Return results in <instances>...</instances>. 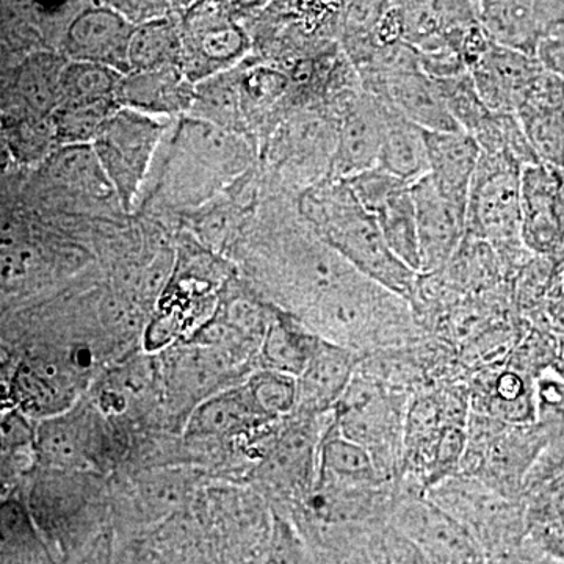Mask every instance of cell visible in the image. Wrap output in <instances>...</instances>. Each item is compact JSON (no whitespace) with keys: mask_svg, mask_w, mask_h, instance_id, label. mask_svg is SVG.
<instances>
[{"mask_svg":"<svg viewBox=\"0 0 564 564\" xmlns=\"http://www.w3.org/2000/svg\"><path fill=\"white\" fill-rule=\"evenodd\" d=\"M304 212L326 247L364 278L395 293L414 310L421 274L389 250L377 221L364 209L347 181L328 177L322 182L307 195Z\"/></svg>","mask_w":564,"mask_h":564,"instance_id":"cell-1","label":"cell"},{"mask_svg":"<svg viewBox=\"0 0 564 564\" xmlns=\"http://www.w3.org/2000/svg\"><path fill=\"white\" fill-rule=\"evenodd\" d=\"M411 397L359 366L332 411L336 429L369 452L389 484H399L402 477L404 419Z\"/></svg>","mask_w":564,"mask_h":564,"instance_id":"cell-2","label":"cell"},{"mask_svg":"<svg viewBox=\"0 0 564 564\" xmlns=\"http://www.w3.org/2000/svg\"><path fill=\"white\" fill-rule=\"evenodd\" d=\"M425 496L466 527L488 563L514 554L524 544V500L508 499L463 474L434 486Z\"/></svg>","mask_w":564,"mask_h":564,"instance_id":"cell-3","label":"cell"},{"mask_svg":"<svg viewBox=\"0 0 564 564\" xmlns=\"http://www.w3.org/2000/svg\"><path fill=\"white\" fill-rule=\"evenodd\" d=\"M521 170L505 155L481 152L466 215V237L489 245L514 265L530 254L521 242Z\"/></svg>","mask_w":564,"mask_h":564,"instance_id":"cell-4","label":"cell"},{"mask_svg":"<svg viewBox=\"0 0 564 564\" xmlns=\"http://www.w3.org/2000/svg\"><path fill=\"white\" fill-rule=\"evenodd\" d=\"M389 529L413 543L432 564H489L485 552L447 511L399 484Z\"/></svg>","mask_w":564,"mask_h":564,"instance_id":"cell-5","label":"cell"},{"mask_svg":"<svg viewBox=\"0 0 564 564\" xmlns=\"http://www.w3.org/2000/svg\"><path fill=\"white\" fill-rule=\"evenodd\" d=\"M161 135L162 126L150 115L121 107L110 115L93 141V151L111 191L126 207L131 206L147 176Z\"/></svg>","mask_w":564,"mask_h":564,"instance_id":"cell-6","label":"cell"},{"mask_svg":"<svg viewBox=\"0 0 564 564\" xmlns=\"http://www.w3.org/2000/svg\"><path fill=\"white\" fill-rule=\"evenodd\" d=\"M345 181L364 209L377 221L389 250L404 265L421 274L417 218L411 185L378 166Z\"/></svg>","mask_w":564,"mask_h":564,"instance_id":"cell-7","label":"cell"},{"mask_svg":"<svg viewBox=\"0 0 564 564\" xmlns=\"http://www.w3.org/2000/svg\"><path fill=\"white\" fill-rule=\"evenodd\" d=\"M562 172L533 163L521 170V242L536 258L564 261V218L560 209Z\"/></svg>","mask_w":564,"mask_h":564,"instance_id":"cell-8","label":"cell"},{"mask_svg":"<svg viewBox=\"0 0 564 564\" xmlns=\"http://www.w3.org/2000/svg\"><path fill=\"white\" fill-rule=\"evenodd\" d=\"M481 31L497 46L538 57L543 41L564 33V2H475Z\"/></svg>","mask_w":564,"mask_h":564,"instance_id":"cell-9","label":"cell"},{"mask_svg":"<svg viewBox=\"0 0 564 564\" xmlns=\"http://www.w3.org/2000/svg\"><path fill=\"white\" fill-rule=\"evenodd\" d=\"M388 106L367 91H359L337 117V141L332 180H348L378 166Z\"/></svg>","mask_w":564,"mask_h":564,"instance_id":"cell-10","label":"cell"},{"mask_svg":"<svg viewBox=\"0 0 564 564\" xmlns=\"http://www.w3.org/2000/svg\"><path fill=\"white\" fill-rule=\"evenodd\" d=\"M538 161L564 172V80L544 69L514 110Z\"/></svg>","mask_w":564,"mask_h":564,"instance_id":"cell-11","label":"cell"},{"mask_svg":"<svg viewBox=\"0 0 564 564\" xmlns=\"http://www.w3.org/2000/svg\"><path fill=\"white\" fill-rule=\"evenodd\" d=\"M417 218L421 276L447 267L466 239V217L445 202L429 174L411 185Z\"/></svg>","mask_w":564,"mask_h":564,"instance_id":"cell-12","label":"cell"},{"mask_svg":"<svg viewBox=\"0 0 564 564\" xmlns=\"http://www.w3.org/2000/svg\"><path fill=\"white\" fill-rule=\"evenodd\" d=\"M544 69L538 57L505 50L489 41L467 73L486 109L492 113H514L522 96Z\"/></svg>","mask_w":564,"mask_h":564,"instance_id":"cell-13","label":"cell"},{"mask_svg":"<svg viewBox=\"0 0 564 564\" xmlns=\"http://www.w3.org/2000/svg\"><path fill=\"white\" fill-rule=\"evenodd\" d=\"M133 29L117 10L91 7L70 22L65 50L74 62L95 63L126 76Z\"/></svg>","mask_w":564,"mask_h":564,"instance_id":"cell-14","label":"cell"},{"mask_svg":"<svg viewBox=\"0 0 564 564\" xmlns=\"http://www.w3.org/2000/svg\"><path fill=\"white\" fill-rule=\"evenodd\" d=\"M364 356L321 339L313 358L296 378V408L304 415L332 414L347 392Z\"/></svg>","mask_w":564,"mask_h":564,"instance_id":"cell-15","label":"cell"},{"mask_svg":"<svg viewBox=\"0 0 564 564\" xmlns=\"http://www.w3.org/2000/svg\"><path fill=\"white\" fill-rule=\"evenodd\" d=\"M429 177L441 196L464 217L481 150L464 131H425Z\"/></svg>","mask_w":564,"mask_h":564,"instance_id":"cell-16","label":"cell"},{"mask_svg":"<svg viewBox=\"0 0 564 564\" xmlns=\"http://www.w3.org/2000/svg\"><path fill=\"white\" fill-rule=\"evenodd\" d=\"M534 423L544 437V451L527 478L530 496L564 469V378L554 367L543 370L533 380Z\"/></svg>","mask_w":564,"mask_h":564,"instance_id":"cell-17","label":"cell"},{"mask_svg":"<svg viewBox=\"0 0 564 564\" xmlns=\"http://www.w3.org/2000/svg\"><path fill=\"white\" fill-rule=\"evenodd\" d=\"M470 413L486 415L505 425L534 422L533 378L513 366L484 372L469 392Z\"/></svg>","mask_w":564,"mask_h":564,"instance_id":"cell-18","label":"cell"},{"mask_svg":"<svg viewBox=\"0 0 564 564\" xmlns=\"http://www.w3.org/2000/svg\"><path fill=\"white\" fill-rule=\"evenodd\" d=\"M195 88L180 66L140 70L122 76L117 90V102L124 109L140 113H177L192 109Z\"/></svg>","mask_w":564,"mask_h":564,"instance_id":"cell-19","label":"cell"},{"mask_svg":"<svg viewBox=\"0 0 564 564\" xmlns=\"http://www.w3.org/2000/svg\"><path fill=\"white\" fill-rule=\"evenodd\" d=\"M184 43L182 69L188 79L210 76L228 68L247 54L250 41L239 25L221 18H202L193 22Z\"/></svg>","mask_w":564,"mask_h":564,"instance_id":"cell-20","label":"cell"},{"mask_svg":"<svg viewBox=\"0 0 564 564\" xmlns=\"http://www.w3.org/2000/svg\"><path fill=\"white\" fill-rule=\"evenodd\" d=\"M525 541L549 562L564 564V469L525 497Z\"/></svg>","mask_w":564,"mask_h":564,"instance_id":"cell-21","label":"cell"},{"mask_svg":"<svg viewBox=\"0 0 564 564\" xmlns=\"http://www.w3.org/2000/svg\"><path fill=\"white\" fill-rule=\"evenodd\" d=\"M378 169L413 185L429 174L425 131L408 121L389 104Z\"/></svg>","mask_w":564,"mask_h":564,"instance_id":"cell-22","label":"cell"},{"mask_svg":"<svg viewBox=\"0 0 564 564\" xmlns=\"http://www.w3.org/2000/svg\"><path fill=\"white\" fill-rule=\"evenodd\" d=\"M317 480L344 485H393L384 480L366 448L340 434L332 414L318 445Z\"/></svg>","mask_w":564,"mask_h":564,"instance_id":"cell-23","label":"cell"},{"mask_svg":"<svg viewBox=\"0 0 564 564\" xmlns=\"http://www.w3.org/2000/svg\"><path fill=\"white\" fill-rule=\"evenodd\" d=\"M321 344V337L302 321L289 314L273 313L261 345L262 364L273 370L299 378Z\"/></svg>","mask_w":564,"mask_h":564,"instance_id":"cell-24","label":"cell"},{"mask_svg":"<svg viewBox=\"0 0 564 564\" xmlns=\"http://www.w3.org/2000/svg\"><path fill=\"white\" fill-rule=\"evenodd\" d=\"M98 443L99 434L88 414L58 419L41 430V452L57 466L87 467L95 458Z\"/></svg>","mask_w":564,"mask_h":564,"instance_id":"cell-25","label":"cell"},{"mask_svg":"<svg viewBox=\"0 0 564 564\" xmlns=\"http://www.w3.org/2000/svg\"><path fill=\"white\" fill-rule=\"evenodd\" d=\"M182 58H184V43L172 21L152 20L133 29L128 52L129 73L170 68V66L182 68Z\"/></svg>","mask_w":564,"mask_h":564,"instance_id":"cell-26","label":"cell"},{"mask_svg":"<svg viewBox=\"0 0 564 564\" xmlns=\"http://www.w3.org/2000/svg\"><path fill=\"white\" fill-rule=\"evenodd\" d=\"M267 422H272V419L262 413L245 386L204 404L193 417L191 430L192 433L212 436L245 432Z\"/></svg>","mask_w":564,"mask_h":564,"instance_id":"cell-27","label":"cell"},{"mask_svg":"<svg viewBox=\"0 0 564 564\" xmlns=\"http://www.w3.org/2000/svg\"><path fill=\"white\" fill-rule=\"evenodd\" d=\"M122 74L95 65V63L73 62L63 69L61 84V106H96L113 104L120 87Z\"/></svg>","mask_w":564,"mask_h":564,"instance_id":"cell-28","label":"cell"},{"mask_svg":"<svg viewBox=\"0 0 564 564\" xmlns=\"http://www.w3.org/2000/svg\"><path fill=\"white\" fill-rule=\"evenodd\" d=\"M66 63L51 54H35L22 65L18 87L29 107L52 115L61 102L62 74Z\"/></svg>","mask_w":564,"mask_h":564,"instance_id":"cell-29","label":"cell"},{"mask_svg":"<svg viewBox=\"0 0 564 564\" xmlns=\"http://www.w3.org/2000/svg\"><path fill=\"white\" fill-rule=\"evenodd\" d=\"M443 99L445 109L454 118L462 131L475 135L481 126L491 118L492 111L486 109L480 96L475 90L470 74L463 73L451 79L433 80Z\"/></svg>","mask_w":564,"mask_h":564,"instance_id":"cell-30","label":"cell"},{"mask_svg":"<svg viewBox=\"0 0 564 564\" xmlns=\"http://www.w3.org/2000/svg\"><path fill=\"white\" fill-rule=\"evenodd\" d=\"M111 104L96 106H61L51 115L55 137L65 144H85L95 141L102 126L113 113Z\"/></svg>","mask_w":564,"mask_h":564,"instance_id":"cell-31","label":"cell"},{"mask_svg":"<svg viewBox=\"0 0 564 564\" xmlns=\"http://www.w3.org/2000/svg\"><path fill=\"white\" fill-rule=\"evenodd\" d=\"M242 106L239 80L231 79L214 82L206 90L196 91L193 102V107L207 120L217 122L225 131L236 133L243 126Z\"/></svg>","mask_w":564,"mask_h":564,"instance_id":"cell-32","label":"cell"},{"mask_svg":"<svg viewBox=\"0 0 564 564\" xmlns=\"http://www.w3.org/2000/svg\"><path fill=\"white\" fill-rule=\"evenodd\" d=\"M247 388L262 413L272 421L296 408V378L289 375L262 370L252 375Z\"/></svg>","mask_w":564,"mask_h":564,"instance_id":"cell-33","label":"cell"},{"mask_svg":"<svg viewBox=\"0 0 564 564\" xmlns=\"http://www.w3.org/2000/svg\"><path fill=\"white\" fill-rule=\"evenodd\" d=\"M242 102L267 107L282 98L288 91L291 79L281 70L259 66L245 73L239 80Z\"/></svg>","mask_w":564,"mask_h":564,"instance_id":"cell-34","label":"cell"},{"mask_svg":"<svg viewBox=\"0 0 564 564\" xmlns=\"http://www.w3.org/2000/svg\"><path fill=\"white\" fill-rule=\"evenodd\" d=\"M386 543H388L392 564H432L413 543L404 540L389 527L386 530Z\"/></svg>","mask_w":564,"mask_h":564,"instance_id":"cell-35","label":"cell"},{"mask_svg":"<svg viewBox=\"0 0 564 564\" xmlns=\"http://www.w3.org/2000/svg\"><path fill=\"white\" fill-rule=\"evenodd\" d=\"M538 61L549 73L564 80V33L543 41L538 50Z\"/></svg>","mask_w":564,"mask_h":564,"instance_id":"cell-36","label":"cell"},{"mask_svg":"<svg viewBox=\"0 0 564 564\" xmlns=\"http://www.w3.org/2000/svg\"><path fill=\"white\" fill-rule=\"evenodd\" d=\"M24 516H22L20 508H3L2 513H0V534H2L3 540H14V538L20 536V533L24 532Z\"/></svg>","mask_w":564,"mask_h":564,"instance_id":"cell-37","label":"cell"},{"mask_svg":"<svg viewBox=\"0 0 564 564\" xmlns=\"http://www.w3.org/2000/svg\"><path fill=\"white\" fill-rule=\"evenodd\" d=\"M489 564H556L549 562L544 556L536 554L533 549H530L525 543L514 554L502 556V558L494 560Z\"/></svg>","mask_w":564,"mask_h":564,"instance_id":"cell-38","label":"cell"},{"mask_svg":"<svg viewBox=\"0 0 564 564\" xmlns=\"http://www.w3.org/2000/svg\"><path fill=\"white\" fill-rule=\"evenodd\" d=\"M554 369L564 378V333L555 336Z\"/></svg>","mask_w":564,"mask_h":564,"instance_id":"cell-39","label":"cell"},{"mask_svg":"<svg viewBox=\"0 0 564 564\" xmlns=\"http://www.w3.org/2000/svg\"><path fill=\"white\" fill-rule=\"evenodd\" d=\"M560 209H562L563 218H564V172H562V184H560Z\"/></svg>","mask_w":564,"mask_h":564,"instance_id":"cell-40","label":"cell"},{"mask_svg":"<svg viewBox=\"0 0 564 564\" xmlns=\"http://www.w3.org/2000/svg\"><path fill=\"white\" fill-rule=\"evenodd\" d=\"M562 278H563V284H564V261H563V265H562Z\"/></svg>","mask_w":564,"mask_h":564,"instance_id":"cell-41","label":"cell"}]
</instances>
